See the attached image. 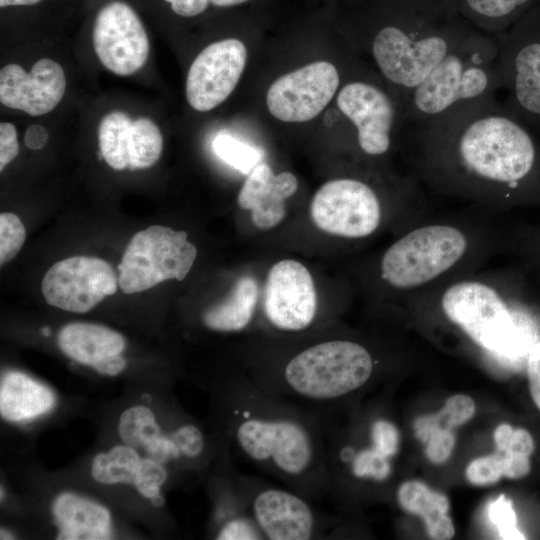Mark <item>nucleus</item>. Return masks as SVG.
Listing matches in <instances>:
<instances>
[{
  "label": "nucleus",
  "mask_w": 540,
  "mask_h": 540,
  "mask_svg": "<svg viewBox=\"0 0 540 540\" xmlns=\"http://www.w3.org/2000/svg\"><path fill=\"white\" fill-rule=\"evenodd\" d=\"M413 175L492 212L540 204V136L495 98L413 124Z\"/></svg>",
  "instance_id": "obj_1"
},
{
  "label": "nucleus",
  "mask_w": 540,
  "mask_h": 540,
  "mask_svg": "<svg viewBox=\"0 0 540 540\" xmlns=\"http://www.w3.org/2000/svg\"><path fill=\"white\" fill-rule=\"evenodd\" d=\"M224 405L228 432L248 462L311 501L327 496L317 416L267 393L245 371L226 382Z\"/></svg>",
  "instance_id": "obj_2"
},
{
  "label": "nucleus",
  "mask_w": 540,
  "mask_h": 540,
  "mask_svg": "<svg viewBox=\"0 0 540 540\" xmlns=\"http://www.w3.org/2000/svg\"><path fill=\"white\" fill-rule=\"evenodd\" d=\"M487 222L470 217L414 222L383 253L381 279L411 295L476 272L496 252L501 239Z\"/></svg>",
  "instance_id": "obj_3"
},
{
  "label": "nucleus",
  "mask_w": 540,
  "mask_h": 540,
  "mask_svg": "<svg viewBox=\"0 0 540 540\" xmlns=\"http://www.w3.org/2000/svg\"><path fill=\"white\" fill-rule=\"evenodd\" d=\"M370 52L404 105L432 69L476 28L443 0H387Z\"/></svg>",
  "instance_id": "obj_4"
},
{
  "label": "nucleus",
  "mask_w": 540,
  "mask_h": 540,
  "mask_svg": "<svg viewBox=\"0 0 540 540\" xmlns=\"http://www.w3.org/2000/svg\"><path fill=\"white\" fill-rule=\"evenodd\" d=\"M375 363L361 343L328 339L299 349L281 363L252 365L244 371L267 393L320 417L365 386Z\"/></svg>",
  "instance_id": "obj_5"
},
{
  "label": "nucleus",
  "mask_w": 540,
  "mask_h": 540,
  "mask_svg": "<svg viewBox=\"0 0 540 540\" xmlns=\"http://www.w3.org/2000/svg\"><path fill=\"white\" fill-rule=\"evenodd\" d=\"M416 293L436 301L451 323L499 362L527 358L539 340L523 314L508 301L507 282L496 274L476 271Z\"/></svg>",
  "instance_id": "obj_6"
},
{
  "label": "nucleus",
  "mask_w": 540,
  "mask_h": 540,
  "mask_svg": "<svg viewBox=\"0 0 540 540\" xmlns=\"http://www.w3.org/2000/svg\"><path fill=\"white\" fill-rule=\"evenodd\" d=\"M503 88L500 50L493 35L475 29L411 92L405 118L422 124Z\"/></svg>",
  "instance_id": "obj_7"
},
{
  "label": "nucleus",
  "mask_w": 540,
  "mask_h": 540,
  "mask_svg": "<svg viewBox=\"0 0 540 540\" xmlns=\"http://www.w3.org/2000/svg\"><path fill=\"white\" fill-rule=\"evenodd\" d=\"M493 36L507 92L503 103L540 136V5Z\"/></svg>",
  "instance_id": "obj_8"
},
{
  "label": "nucleus",
  "mask_w": 540,
  "mask_h": 540,
  "mask_svg": "<svg viewBox=\"0 0 540 540\" xmlns=\"http://www.w3.org/2000/svg\"><path fill=\"white\" fill-rule=\"evenodd\" d=\"M197 257V248L185 231L152 225L129 241L118 266V284L126 294L148 290L157 284L183 280Z\"/></svg>",
  "instance_id": "obj_9"
},
{
  "label": "nucleus",
  "mask_w": 540,
  "mask_h": 540,
  "mask_svg": "<svg viewBox=\"0 0 540 540\" xmlns=\"http://www.w3.org/2000/svg\"><path fill=\"white\" fill-rule=\"evenodd\" d=\"M310 216L322 231L338 237L371 236L380 227L383 206L377 191L353 177L328 181L315 193Z\"/></svg>",
  "instance_id": "obj_10"
},
{
  "label": "nucleus",
  "mask_w": 540,
  "mask_h": 540,
  "mask_svg": "<svg viewBox=\"0 0 540 540\" xmlns=\"http://www.w3.org/2000/svg\"><path fill=\"white\" fill-rule=\"evenodd\" d=\"M238 478L264 540H311L324 535V520L310 499L285 486L245 475Z\"/></svg>",
  "instance_id": "obj_11"
},
{
  "label": "nucleus",
  "mask_w": 540,
  "mask_h": 540,
  "mask_svg": "<svg viewBox=\"0 0 540 540\" xmlns=\"http://www.w3.org/2000/svg\"><path fill=\"white\" fill-rule=\"evenodd\" d=\"M339 111L356 131L359 149L369 157H382L393 146V135L404 105L373 82L354 80L337 95Z\"/></svg>",
  "instance_id": "obj_12"
},
{
  "label": "nucleus",
  "mask_w": 540,
  "mask_h": 540,
  "mask_svg": "<svg viewBox=\"0 0 540 540\" xmlns=\"http://www.w3.org/2000/svg\"><path fill=\"white\" fill-rule=\"evenodd\" d=\"M112 266L96 257L73 256L56 262L42 279L46 302L74 313H85L117 290Z\"/></svg>",
  "instance_id": "obj_13"
},
{
  "label": "nucleus",
  "mask_w": 540,
  "mask_h": 540,
  "mask_svg": "<svg viewBox=\"0 0 540 540\" xmlns=\"http://www.w3.org/2000/svg\"><path fill=\"white\" fill-rule=\"evenodd\" d=\"M92 39L103 66L120 76L137 72L149 55V40L142 21L124 1L113 0L99 9Z\"/></svg>",
  "instance_id": "obj_14"
},
{
  "label": "nucleus",
  "mask_w": 540,
  "mask_h": 540,
  "mask_svg": "<svg viewBox=\"0 0 540 540\" xmlns=\"http://www.w3.org/2000/svg\"><path fill=\"white\" fill-rule=\"evenodd\" d=\"M317 308L313 278L301 262L285 259L270 268L263 301L270 326L286 333L305 331L314 323Z\"/></svg>",
  "instance_id": "obj_15"
},
{
  "label": "nucleus",
  "mask_w": 540,
  "mask_h": 540,
  "mask_svg": "<svg viewBox=\"0 0 540 540\" xmlns=\"http://www.w3.org/2000/svg\"><path fill=\"white\" fill-rule=\"evenodd\" d=\"M340 84L337 68L317 61L276 79L266 96L269 112L284 122L316 117L332 100Z\"/></svg>",
  "instance_id": "obj_16"
},
{
  "label": "nucleus",
  "mask_w": 540,
  "mask_h": 540,
  "mask_svg": "<svg viewBox=\"0 0 540 540\" xmlns=\"http://www.w3.org/2000/svg\"><path fill=\"white\" fill-rule=\"evenodd\" d=\"M243 42L228 38L211 43L191 64L186 79V98L201 112L221 104L235 89L246 65Z\"/></svg>",
  "instance_id": "obj_17"
},
{
  "label": "nucleus",
  "mask_w": 540,
  "mask_h": 540,
  "mask_svg": "<svg viewBox=\"0 0 540 540\" xmlns=\"http://www.w3.org/2000/svg\"><path fill=\"white\" fill-rule=\"evenodd\" d=\"M66 77L54 60H38L27 73L17 64L0 70V101L3 105L39 116L52 111L62 100Z\"/></svg>",
  "instance_id": "obj_18"
},
{
  "label": "nucleus",
  "mask_w": 540,
  "mask_h": 540,
  "mask_svg": "<svg viewBox=\"0 0 540 540\" xmlns=\"http://www.w3.org/2000/svg\"><path fill=\"white\" fill-rule=\"evenodd\" d=\"M298 188L294 174H274L266 163L258 164L246 178L239 194L238 204L249 210L253 224L262 230L277 226L285 218L286 200Z\"/></svg>",
  "instance_id": "obj_19"
},
{
  "label": "nucleus",
  "mask_w": 540,
  "mask_h": 540,
  "mask_svg": "<svg viewBox=\"0 0 540 540\" xmlns=\"http://www.w3.org/2000/svg\"><path fill=\"white\" fill-rule=\"evenodd\" d=\"M53 515L60 540H105L111 537V516L104 506L73 493H62L54 501Z\"/></svg>",
  "instance_id": "obj_20"
},
{
  "label": "nucleus",
  "mask_w": 540,
  "mask_h": 540,
  "mask_svg": "<svg viewBox=\"0 0 540 540\" xmlns=\"http://www.w3.org/2000/svg\"><path fill=\"white\" fill-rule=\"evenodd\" d=\"M57 341L68 357L91 367L107 356L121 354L125 349L121 334L103 325L86 322L65 325Z\"/></svg>",
  "instance_id": "obj_21"
},
{
  "label": "nucleus",
  "mask_w": 540,
  "mask_h": 540,
  "mask_svg": "<svg viewBox=\"0 0 540 540\" xmlns=\"http://www.w3.org/2000/svg\"><path fill=\"white\" fill-rule=\"evenodd\" d=\"M55 405L50 388L24 373H6L0 385L1 416L13 422L30 420L48 413Z\"/></svg>",
  "instance_id": "obj_22"
},
{
  "label": "nucleus",
  "mask_w": 540,
  "mask_h": 540,
  "mask_svg": "<svg viewBox=\"0 0 540 540\" xmlns=\"http://www.w3.org/2000/svg\"><path fill=\"white\" fill-rule=\"evenodd\" d=\"M445 5L474 28L490 35L504 32L537 0H443Z\"/></svg>",
  "instance_id": "obj_23"
},
{
  "label": "nucleus",
  "mask_w": 540,
  "mask_h": 540,
  "mask_svg": "<svg viewBox=\"0 0 540 540\" xmlns=\"http://www.w3.org/2000/svg\"><path fill=\"white\" fill-rule=\"evenodd\" d=\"M257 300L258 285L255 279L243 276L225 300L204 311L202 322L212 331H242L250 325L254 317Z\"/></svg>",
  "instance_id": "obj_24"
},
{
  "label": "nucleus",
  "mask_w": 540,
  "mask_h": 540,
  "mask_svg": "<svg viewBox=\"0 0 540 540\" xmlns=\"http://www.w3.org/2000/svg\"><path fill=\"white\" fill-rule=\"evenodd\" d=\"M400 506L407 512L420 515L432 539H451L455 533L453 523L447 515V497L430 490L419 481H406L398 490Z\"/></svg>",
  "instance_id": "obj_25"
},
{
  "label": "nucleus",
  "mask_w": 540,
  "mask_h": 540,
  "mask_svg": "<svg viewBox=\"0 0 540 540\" xmlns=\"http://www.w3.org/2000/svg\"><path fill=\"white\" fill-rule=\"evenodd\" d=\"M132 120L121 111L105 115L98 128L99 147L106 163L115 170L128 169V141Z\"/></svg>",
  "instance_id": "obj_26"
},
{
  "label": "nucleus",
  "mask_w": 540,
  "mask_h": 540,
  "mask_svg": "<svg viewBox=\"0 0 540 540\" xmlns=\"http://www.w3.org/2000/svg\"><path fill=\"white\" fill-rule=\"evenodd\" d=\"M141 458L134 447L117 445L97 454L91 464V475L101 484H133Z\"/></svg>",
  "instance_id": "obj_27"
},
{
  "label": "nucleus",
  "mask_w": 540,
  "mask_h": 540,
  "mask_svg": "<svg viewBox=\"0 0 540 540\" xmlns=\"http://www.w3.org/2000/svg\"><path fill=\"white\" fill-rule=\"evenodd\" d=\"M163 137L158 126L141 117L132 121L128 141V169H145L155 164L161 156Z\"/></svg>",
  "instance_id": "obj_28"
},
{
  "label": "nucleus",
  "mask_w": 540,
  "mask_h": 540,
  "mask_svg": "<svg viewBox=\"0 0 540 540\" xmlns=\"http://www.w3.org/2000/svg\"><path fill=\"white\" fill-rule=\"evenodd\" d=\"M118 432L122 441L131 447H146L161 435L155 415L146 406L136 405L122 412Z\"/></svg>",
  "instance_id": "obj_29"
},
{
  "label": "nucleus",
  "mask_w": 540,
  "mask_h": 540,
  "mask_svg": "<svg viewBox=\"0 0 540 540\" xmlns=\"http://www.w3.org/2000/svg\"><path fill=\"white\" fill-rule=\"evenodd\" d=\"M475 412V405L469 396L458 394L448 398L444 407L437 413L419 417L415 423V433L420 438L432 429H448L462 425Z\"/></svg>",
  "instance_id": "obj_30"
},
{
  "label": "nucleus",
  "mask_w": 540,
  "mask_h": 540,
  "mask_svg": "<svg viewBox=\"0 0 540 540\" xmlns=\"http://www.w3.org/2000/svg\"><path fill=\"white\" fill-rule=\"evenodd\" d=\"M214 153L241 173H250L262 159V152L228 133H219L212 142Z\"/></svg>",
  "instance_id": "obj_31"
},
{
  "label": "nucleus",
  "mask_w": 540,
  "mask_h": 540,
  "mask_svg": "<svg viewBox=\"0 0 540 540\" xmlns=\"http://www.w3.org/2000/svg\"><path fill=\"white\" fill-rule=\"evenodd\" d=\"M26 239V230L21 220L13 213L0 215V263L4 265L14 258Z\"/></svg>",
  "instance_id": "obj_32"
},
{
  "label": "nucleus",
  "mask_w": 540,
  "mask_h": 540,
  "mask_svg": "<svg viewBox=\"0 0 540 540\" xmlns=\"http://www.w3.org/2000/svg\"><path fill=\"white\" fill-rule=\"evenodd\" d=\"M487 514L490 521L496 526L501 539L523 540L524 535L518 530L516 514L512 501L505 495L489 503Z\"/></svg>",
  "instance_id": "obj_33"
},
{
  "label": "nucleus",
  "mask_w": 540,
  "mask_h": 540,
  "mask_svg": "<svg viewBox=\"0 0 540 540\" xmlns=\"http://www.w3.org/2000/svg\"><path fill=\"white\" fill-rule=\"evenodd\" d=\"M166 479L164 466L151 458H145L140 461L133 485L142 496L152 499L161 495L160 489Z\"/></svg>",
  "instance_id": "obj_34"
},
{
  "label": "nucleus",
  "mask_w": 540,
  "mask_h": 540,
  "mask_svg": "<svg viewBox=\"0 0 540 540\" xmlns=\"http://www.w3.org/2000/svg\"><path fill=\"white\" fill-rule=\"evenodd\" d=\"M467 479L474 485H490L503 476V461L499 451L472 461L466 469Z\"/></svg>",
  "instance_id": "obj_35"
},
{
  "label": "nucleus",
  "mask_w": 540,
  "mask_h": 540,
  "mask_svg": "<svg viewBox=\"0 0 540 540\" xmlns=\"http://www.w3.org/2000/svg\"><path fill=\"white\" fill-rule=\"evenodd\" d=\"M171 438L187 459H197L205 451L206 440L204 433L193 423L180 425L172 432Z\"/></svg>",
  "instance_id": "obj_36"
},
{
  "label": "nucleus",
  "mask_w": 540,
  "mask_h": 540,
  "mask_svg": "<svg viewBox=\"0 0 540 540\" xmlns=\"http://www.w3.org/2000/svg\"><path fill=\"white\" fill-rule=\"evenodd\" d=\"M419 439L427 442L426 454L434 463L446 461L455 444L454 434L448 429H432Z\"/></svg>",
  "instance_id": "obj_37"
},
{
  "label": "nucleus",
  "mask_w": 540,
  "mask_h": 540,
  "mask_svg": "<svg viewBox=\"0 0 540 540\" xmlns=\"http://www.w3.org/2000/svg\"><path fill=\"white\" fill-rule=\"evenodd\" d=\"M370 432L374 444L385 455L392 457L398 452L399 432L393 423L377 419L371 424Z\"/></svg>",
  "instance_id": "obj_38"
},
{
  "label": "nucleus",
  "mask_w": 540,
  "mask_h": 540,
  "mask_svg": "<svg viewBox=\"0 0 540 540\" xmlns=\"http://www.w3.org/2000/svg\"><path fill=\"white\" fill-rule=\"evenodd\" d=\"M145 451L148 458L164 464L170 460H177L181 457L186 458L176 443L170 437L159 436L151 441L146 447Z\"/></svg>",
  "instance_id": "obj_39"
},
{
  "label": "nucleus",
  "mask_w": 540,
  "mask_h": 540,
  "mask_svg": "<svg viewBox=\"0 0 540 540\" xmlns=\"http://www.w3.org/2000/svg\"><path fill=\"white\" fill-rule=\"evenodd\" d=\"M19 153L17 131L12 123L0 124V170L2 171Z\"/></svg>",
  "instance_id": "obj_40"
},
{
  "label": "nucleus",
  "mask_w": 540,
  "mask_h": 540,
  "mask_svg": "<svg viewBox=\"0 0 540 540\" xmlns=\"http://www.w3.org/2000/svg\"><path fill=\"white\" fill-rule=\"evenodd\" d=\"M526 363L530 393L540 410V339L529 349Z\"/></svg>",
  "instance_id": "obj_41"
},
{
  "label": "nucleus",
  "mask_w": 540,
  "mask_h": 540,
  "mask_svg": "<svg viewBox=\"0 0 540 540\" xmlns=\"http://www.w3.org/2000/svg\"><path fill=\"white\" fill-rule=\"evenodd\" d=\"M174 13L183 17L196 16L207 8L210 0H164Z\"/></svg>",
  "instance_id": "obj_42"
},
{
  "label": "nucleus",
  "mask_w": 540,
  "mask_h": 540,
  "mask_svg": "<svg viewBox=\"0 0 540 540\" xmlns=\"http://www.w3.org/2000/svg\"><path fill=\"white\" fill-rule=\"evenodd\" d=\"M92 367L100 374L116 376L126 367V359L121 354L111 355L99 360Z\"/></svg>",
  "instance_id": "obj_43"
},
{
  "label": "nucleus",
  "mask_w": 540,
  "mask_h": 540,
  "mask_svg": "<svg viewBox=\"0 0 540 540\" xmlns=\"http://www.w3.org/2000/svg\"><path fill=\"white\" fill-rule=\"evenodd\" d=\"M48 141V132L46 128L40 124L29 126L24 135V143L26 147L32 150L43 148Z\"/></svg>",
  "instance_id": "obj_44"
},
{
  "label": "nucleus",
  "mask_w": 540,
  "mask_h": 540,
  "mask_svg": "<svg viewBox=\"0 0 540 540\" xmlns=\"http://www.w3.org/2000/svg\"><path fill=\"white\" fill-rule=\"evenodd\" d=\"M513 430L514 429L508 424H501L496 428L494 432V440L499 450L506 447L511 438Z\"/></svg>",
  "instance_id": "obj_45"
},
{
  "label": "nucleus",
  "mask_w": 540,
  "mask_h": 540,
  "mask_svg": "<svg viewBox=\"0 0 540 540\" xmlns=\"http://www.w3.org/2000/svg\"><path fill=\"white\" fill-rule=\"evenodd\" d=\"M41 0H0V7L7 8L13 6H33Z\"/></svg>",
  "instance_id": "obj_46"
},
{
  "label": "nucleus",
  "mask_w": 540,
  "mask_h": 540,
  "mask_svg": "<svg viewBox=\"0 0 540 540\" xmlns=\"http://www.w3.org/2000/svg\"><path fill=\"white\" fill-rule=\"evenodd\" d=\"M539 238H537V241L534 240L531 245L533 247V250H532V257H533V261H534V264H539L538 267L540 269V233L538 235Z\"/></svg>",
  "instance_id": "obj_47"
},
{
  "label": "nucleus",
  "mask_w": 540,
  "mask_h": 540,
  "mask_svg": "<svg viewBox=\"0 0 540 540\" xmlns=\"http://www.w3.org/2000/svg\"><path fill=\"white\" fill-rule=\"evenodd\" d=\"M247 0H210V3L217 7H228L241 4Z\"/></svg>",
  "instance_id": "obj_48"
},
{
  "label": "nucleus",
  "mask_w": 540,
  "mask_h": 540,
  "mask_svg": "<svg viewBox=\"0 0 540 540\" xmlns=\"http://www.w3.org/2000/svg\"><path fill=\"white\" fill-rule=\"evenodd\" d=\"M0 538L1 539H13V535L9 532H7L6 530L4 529H1V534H0Z\"/></svg>",
  "instance_id": "obj_49"
},
{
  "label": "nucleus",
  "mask_w": 540,
  "mask_h": 540,
  "mask_svg": "<svg viewBox=\"0 0 540 540\" xmlns=\"http://www.w3.org/2000/svg\"><path fill=\"white\" fill-rule=\"evenodd\" d=\"M536 5H540V0H537V3H536Z\"/></svg>",
  "instance_id": "obj_50"
}]
</instances>
